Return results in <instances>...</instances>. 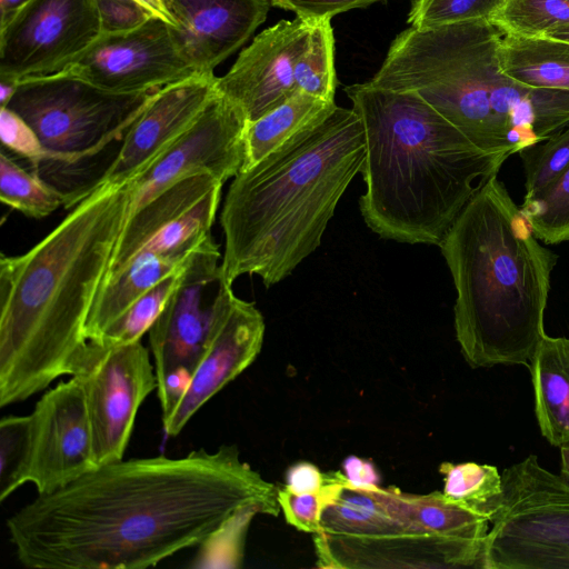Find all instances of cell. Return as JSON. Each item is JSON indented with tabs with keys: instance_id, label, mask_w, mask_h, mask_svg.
<instances>
[{
	"instance_id": "6da1fadb",
	"label": "cell",
	"mask_w": 569,
	"mask_h": 569,
	"mask_svg": "<svg viewBox=\"0 0 569 569\" xmlns=\"http://www.w3.org/2000/svg\"><path fill=\"white\" fill-rule=\"evenodd\" d=\"M278 487L233 445L102 465L7 519L19 562L37 569H143L203 546L240 515L278 516Z\"/></svg>"
},
{
	"instance_id": "7a4b0ae2",
	"label": "cell",
	"mask_w": 569,
	"mask_h": 569,
	"mask_svg": "<svg viewBox=\"0 0 569 569\" xmlns=\"http://www.w3.org/2000/svg\"><path fill=\"white\" fill-rule=\"evenodd\" d=\"M131 192L93 190L40 242L0 258V406L73 376L84 327L124 228Z\"/></svg>"
},
{
	"instance_id": "3957f363",
	"label": "cell",
	"mask_w": 569,
	"mask_h": 569,
	"mask_svg": "<svg viewBox=\"0 0 569 569\" xmlns=\"http://www.w3.org/2000/svg\"><path fill=\"white\" fill-rule=\"evenodd\" d=\"M345 91L365 129L366 224L382 239L439 246L510 154L481 149L415 91L369 81Z\"/></svg>"
},
{
	"instance_id": "277c9868",
	"label": "cell",
	"mask_w": 569,
	"mask_h": 569,
	"mask_svg": "<svg viewBox=\"0 0 569 569\" xmlns=\"http://www.w3.org/2000/svg\"><path fill=\"white\" fill-rule=\"evenodd\" d=\"M366 154L362 122L336 108L277 150L240 170L228 189L220 224L221 267L232 284L256 274L268 288L320 246L337 204Z\"/></svg>"
},
{
	"instance_id": "5b68a950",
	"label": "cell",
	"mask_w": 569,
	"mask_h": 569,
	"mask_svg": "<svg viewBox=\"0 0 569 569\" xmlns=\"http://www.w3.org/2000/svg\"><path fill=\"white\" fill-rule=\"evenodd\" d=\"M457 297L456 338L471 368L529 366L545 337L558 256L540 244L498 173L439 244Z\"/></svg>"
},
{
	"instance_id": "8992f818",
	"label": "cell",
	"mask_w": 569,
	"mask_h": 569,
	"mask_svg": "<svg viewBox=\"0 0 569 569\" xmlns=\"http://www.w3.org/2000/svg\"><path fill=\"white\" fill-rule=\"evenodd\" d=\"M503 34L492 20L409 27L369 82L417 92L481 149L512 156L569 124V92L508 77L498 54Z\"/></svg>"
},
{
	"instance_id": "52a82bcc",
	"label": "cell",
	"mask_w": 569,
	"mask_h": 569,
	"mask_svg": "<svg viewBox=\"0 0 569 569\" xmlns=\"http://www.w3.org/2000/svg\"><path fill=\"white\" fill-rule=\"evenodd\" d=\"M153 92L116 93L58 72L21 80L6 107L40 138L49 153L40 166L71 167L122 140Z\"/></svg>"
},
{
	"instance_id": "ba28073f",
	"label": "cell",
	"mask_w": 569,
	"mask_h": 569,
	"mask_svg": "<svg viewBox=\"0 0 569 569\" xmlns=\"http://www.w3.org/2000/svg\"><path fill=\"white\" fill-rule=\"evenodd\" d=\"M220 259L211 236L188 260L177 288L148 331L162 420L182 398L236 298Z\"/></svg>"
},
{
	"instance_id": "9c48e42d",
	"label": "cell",
	"mask_w": 569,
	"mask_h": 569,
	"mask_svg": "<svg viewBox=\"0 0 569 569\" xmlns=\"http://www.w3.org/2000/svg\"><path fill=\"white\" fill-rule=\"evenodd\" d=\"M486 569H569V482L536 455L503 469Z\"/></svg>"
},
{
	"instance_id": "30bf717a",
	"label": "cell",
	"mask_w": 569,
	"mask_h": 569,
	"mask_svg": "<svg viewBox=\"0 0 569 569\" xmlns=\"http://www.w3.org/2000/svg\"><path fill=\"white\" fill-rule=\"evenodd\" d=\"M77 376L84 390L97 467L123 459L139 407L157 389L148 349L88 341Z\"/></svg>"
},
{
	"instance_id": "8fae6325",
	"label": "cell",
	"mask_w": 569,
	"mask_h": 569,
	"mask_svg": "<svg viewBox=\"0 0 569 569\" xmlns=\"http://www.w3.org/2000/svg\"><path fill=\"white\" fill-rule=\"evenodd\" d=\"M101 33L94 0H30L0 27V78L58 73Z\"/></svg>"
},
{
	"instance_id": "7c38bea8",
	"label": "cell",
	"mask_w": 569,
	"mask_h": 569,
	"mask_svg": "<svg viewBox=\"0 0 569 569\" xmlns=\"http://www.w3.org/2000/svg\"><path fill=\"white\" fill-rule=\"evenodd\" d=\"M247 123L240 107L218 91L193 124L128 182V218L184 178L211 174L224 183L236 177L244 161Z\"/></svg>"
},
{
	"instance_id": "4fadbf2b",
	"label": "cell",
	"mask_w": 569,
	"mask_h": 569,
	"mask_svg": "<svg viewBox=\"0 0 569 569\" xmlns=\"http://www.w3.org/2000/svg\"><path fill=\"white\" fill-rule=\"evenodd\" d=\"M60 72L116 93L156 91L196 73L170 26L157 17L127 31L101 33Z\"/></svg>"
},
{
	"instance_id": "5bb4252c",
	"label": "cell",
	"mask_w": 569,
	"mask_h": 569,
	"mask_svg": "<svg viewBox=\"0 0 569 569\" xmlns=\"http://www.w3.org/2000/svg\"><path fill=\"white\" fill-rule=\"evenodd\" d=\"M321 568L486 569V539L397 529L381 533H315Z\"/></svg>"
},
{
	"instance_id": "9a60e30c",
	"label": "cell",
	"mask_w": 569,
	"mask_h": 569,
	"mask_svg": "<svg viewBox=\"0 0 569 569\" xmlns=\"http://www.w3.org/2000/svg\"><path fill=\"white\" fill-rule=\"evenodd\" d=\"M30 416L28 482L38 495L56 491L97 468L84 390L77 376L43 393Z\"/></svg>"
},
{
	"instance_id": "2e32d148",
	"label": "cell",
	"mask_w": 569,
	"mask_h": 569,
	"mask_svg": "<svg viewBox=\"0 0 569 569\" xmlns=\"http://www.w3.org/2000/svg\"><path fill=\"white\" fill-rule=\"evenodd\" d=\"M217 80L213 72H196L154 91L94 190L124 186L149 167L202 113L218 92Z\"/></svg>"
},
{
	"instance_id": "e0dca14e",
	"label": "cell",
	"mask_w": 569,
	"mask_h": 569,
	"mask_svg": "<svg viewBox=\"0 0 569 569\" xmlns=\"http://www.w3.org/2000/svg\"><path fill=\"white\" fill-rule=\"evenodd\" d=\"M315 21L281 20L256 36L230 70L218 77L217 90L256 121L298 91L295 64Z\"/></svg>"
},
{
	"instance_id": "ac0fdd59",
	"label": "cell",
	"mask_w": 569,
	"mask_h": 569,
	"mask_svg": "<svg viewBox=\"0 0 569 569\" xmlns=\"http://www.w3.org/2000/svg\"><path fill=\"white\" fill-rule=\"evenodd\" d=\"M173 39L196 72L214 68L241 48L266 21L269 0H164Z\"/></svg>"
},
{
	"instance_id": "d6986e66",
	"label": "cell",
	"mask_w": 569,
	"mask_h": 569,
	"mask_svg": "<svg viewBox=\"0 0 569 569\" xmlns=\"http://www.w3.org/2000/svg\"><path fill=\"white\" fill-rule=\"evenodd\" d=\"M263 336L261 312L253 302L236 297L196 367L186 392L171 415L162 420L167 436H178L206 402L254 361Z\"/></svg>"
},
{
	"instance_id": "ffe728a7",
	"label": "cell",
	"mask_w": 569,
	"mask_h": 569,
	"mask_svg": "<svg viewBox=\"0 0 569 569\" xmlns=\"http://www.w3.org/2000/svg\"><path fill=\"white\" fill-rule=\"evenodd\" d=\"M202 243L176 251H142L136 254L100 289L84 327L86 339L98 341L138 298L168 276L183 269Z\"/></svg>"
},
{
	"instance_id": "44dd1931",
	"label": "cell",
	"mask_w": 569,
	"mask_h": 569,
	"mask_svg": "<svg viewBox=\"0 0 569 569\" xmlns=\"http://www.w3.org/2000/svg\"><path fill=\"white\" fill-rule=\"evenodd\" d=\"M222 186L223 182L211 174L191 176L171 184L134 211L126 221L104 282L117 274L154 234L181 220Z\"/></svg>"
},
{
	"instance_id": "7402d4cb",
	"label": "cell",
	"mask_w": 569,
	"mask_h": 569,
	"mask_svg": "<svg viewBox=\"0 0 569 569\" xmlns=\"http://www.w3.org/2000/svg\"><path fill=\"white\" fill-rule=\"evenodd\" d=\"M386 512L402 528L440 536L482 540L489 518L449 500L443 492L403 493L395 487L369 486Z\"/></svg>"
},
{
	"instance_id": "603a6c76",
	"label": "cell",
	"mask_w": 569,
	"mask_h": 569,
	"mask_svg": "<svg viewBox=\"0 0 569 569\" xmlns=\"http://www.w3.org/2000/svg\"><path fill=\"white\" fill-rule=\"evenodd\" d=\"M528 368L541 436L553 447L569 443V336L545 335Z\"/></svg>"
},
{
	"instance_id": "cb8c5ba5",
	"label": "cell",
	"mask_w": 569,
	"mask_h": 569,
	"mask_svg": "<svg viewBox=\"0 0 569 569\" xmlns=\"http://www.w3.org/2000/svg\"><path fill=\"white\" fill-rule=\"evenodd\" d=\"M499 62L512 80L535 89L569 92V43L546 37L505 33Z\"/></svg>"
},
{
	"instance_id": "d4e9b609",
	"label": "cell",
	"mask_w": 569,
	"mask_h": 569,
	"mask_svg": "<svg viewBox=\"0 0 569 569\" xmlns=\"http://www.w3.org/2000/svg\"><path fill=\"white\" fill-rule=\"evenodd\" d=\"M336 106L335 101L298 90L273 110L248 122L241 170L254 166L299 131L330 113Z\"/></svg>"
},
{
	"instance_id": "484cf974",
	"label": "cell",
	"mask_w": 569,
	"mask_h": 569,
	"mask_svg": "<svg viewBox=\"0 0 569 569\" xmlns=\"http://www.w3.org/2000/svg\"><path fill=\"white\" fill-rule=\"evenodd\" d=\"M401 528L369 487L353 486L345 475L340 490L320 518V531L330 533H381Z\"/></svg>"
},
{
	"instance_id": "4316f807",
	"label": "cell",
	"mask_w": 569,
	"mask_h": 569,
	"mask_svg": "<svg viewBox=\"0 0 569 569\" xmlns=\"http://www.w3.org/2000/svg\"><path fill=\"white\" fill-rule=\"evenodd\" d=\"M443 476V495L489 520L502 499V477L497 467L477 462H443L439 467Z\"/></svg>"
},
{
	"instance_id": "83f0119b",
	"label": "cell",
	"mask_w": 569,
	"mask_h": 569,
	"mask_svg": "<svg viewBox=\"0 0 569 569\" xmlns=\"http://www.w3.org/2000/svg\"><path fill=\"white\" fill-rule=\"evenodd\" d=\"M0 200L30 218H44L67 198L38 173L29 172L3 152L0 154Z\"/></svg>"
},
{
	"instance_id": "f1b7e54d",
	"label": "cell",
	"mask_w": 569,
	"mask_h": 569,
	"mask_svg": "<svg viewBox=\"0 0 569 569\" xmlns=\"http://www.w3.org/2000/svg\"><path fill=\"white\" fill-rule=\"evenodd\" d=\"M331 19L313 22L307 43L295 64L298 90L335 101L337 76Z\"/></svg>"
},
{
	"instance_id": "f546056e",
	"label": "cell",
	"mask_w": 569,
	"mask_h": 569,
	"mask_svg": "<svg viewBox=\"0 0 569 569\" xmlns=\"http://www.w3.org/2000/svg\"><path fill=\"white\" fill-rule=\"evenodd\" d=\"M520 210L546 244L569 241V166L546 188L523 199Z\"/></svg>"
},
{
	"instance_id": "4dcf8cb0",
	"label": "cell",
	"mask_w": 569,
	"mask_h": 569,
	"mask_svg": "<svg viewBox=\"0 0 569 569\" xmlns=\"http://www.w3.org/2000/svg\"><path fill=\"white\" fill-rule=\"evenodd\" d=\"M182 271L183 269L168 276L144 292L94 342L114 347L139 341L163 310L180 281Z\"/></svg>"
},
{
	"instance_id": "1f68e13d",
	"label": "cell",
	"mask_w": 569,
	"mask_h": 569,
	"mask_svg": "<svg viewBox=\"0 0 569 569\" xmlns=\"http://www.w3.org/2000/svg\"><path fill=\"white\" fill-rule=\"evenodd\" d=\"M31 455V416L3 417L0 421V501L28 482Z\"/></svg>"
},
{
	"instance_id": "d6a6232c",
	"label": "cell",
	"mask_w": 569,
	"mask_h": 569,
	"mask_svg": "<svg viewBox=\"0 0 569 569\" xmlns=\"http://www.w3.org/2000/svg\"><path fill=\"white\" fill-rule=\"evenodd\" d=\"M492 21L505 33L542 37L569 26V0H508Z\"/></svg>"
},
{
	"instance_id": "836d02e7",
	"label": "cell",
	"mask_w": 569,
	"mask_h": 569,
	"mask_svg": "<svg viewBox=\"0 0 569 569\" xmlns=\"http://www.w3.org/2000/svg\"><path fill=\"white\" fill-rule=\"evenodd\" d=\"M525 171V198L550 184L569 166V124L518 152Z\"/></svg>"
},
{
	"instance_id": "e575fe53",
	"label": "cell",
	"mask_w": 569,
	"mask_h": 569,
	"mask_svg": "<svg viewBox=\"0 0 569 569\" xmlns=\"http://www.w3.org/2000/svg\"><path fill=\"white\" fill-rule=\"evenodd\" d=\"M508 0H412L407 22L423 30L447 24L492 20Z\"/></svg>"
},
{
	"instance_id": "d590c367",
	"label": "cell",
	"mask_w": 569,
	"mask_h": 569,
	"mask_svg": "<svg viewBox=\"0 0 569 569\" xmlns=\"http://www.w3.org/2000/svg\"><path fill=\"white\" fill-rule=\"evenodd\" d=\"M327 475V483L317 492L295 493L284 486L278 487V501L289 525L313 535L320 531L322 510L337 496L343 479L340 471Z\"/></svg>"
},
{
	"instance_id": "8d00e7d4",
	"label": "cell",
	"mask_w": 569,
	"mask_h": 569,
	"mask_svg": "<svg viewBox=\"0 0 569 569\" xmlns=\"http://www.w3.org/2000/svg\"><path fill=\"white\" fill-rule=\"evenodd\" d=\"M0 138L2 146L28 160L34 172L49 159V153L33 128L8 107L0 108Z\"/></svg>"
},
{
	"instance_id": "74e56055",
	"label": "cell",
	"mask_w": 569,
	"mask_h": 569,
	"mask_svg": "<svg viewBox=\"0 0 569 569\" xmlns=\"http://www.w3.org/2000/svg\"><path fill=\"white\" fill-rule=\"evenodd\" d=\"M98 8L102 33L133 29L154 17L137 0H94Z\"/></svg>"
},
{
	"instance_id": "f35d334b",
	"label": "cell",
	"mask_w": 569,
	"mask_h": 569,
	"mask_svg": "<svg viewBox=\"0 0 569 569\" xmlns=\"http://www.w3.org/2000/svg\"><path fill=\"white\" fill-rule=\"evenodd\" d=\"M380 1L385 0H270L271 6L311 21L331 19L336 14L366 8Z\"/></svg>"
},
{
	"instance_id": "ab89813d",
	"label": "cell",
	"mask_w": 569,
	"mask_h": 569,
	"mask_svg": "<svg viewBox=\"0 0 569 569\" xmlns=\"http://www.w3.org/2000/svg\"><path fill=\"white\" fill-rule=\"evenodd\" d=\"M327 472H321L311 462L301 461L287 470L284 487L295 493L317 492L327 483Z\"/></svg>"
},
{
	"instance_id": "60d3db41",
	"label": "cell",
	"mask_w": 569,
	"mask_h": 569,
	"mask_svg": "<svg viewBox=\"0 0 569 569\" xmlns=\"http://www.w3.org/2000/svg\"><path fill=\"white\" fill-rule=\"evenodd\" d=\"M343 475L357 487H369L379 485V473L369 460L350 456L342 463Z\"/></svg>"
},
{
	"instance_id": "b9f144b4",
	"label": "cell",
	"mask_w": 569,
	"mask_h": 569,
	"mask_svg": "<svg viewBox=\"0 0 569 569\" xmlns=\"http://www.w3.org/2000/svg\"><path fill=\"white\" fill-rule=\"evenodd\" d=\"M147 8L154 17L167 22L171 28L176 27V22L169 12L164 0H137Z\"/></svg>"
},
{
	"instance_id": "7bdbcfd3",
	"label": "cell",
	"mask_w": 569,
	"mask_h": 569,
	"mask_svg": "<svg viewBox=\"0 0 569 569\" xmlns=\"http://www.w3.org/2000/svg\"><path fill=\"white\" fill-rule=\"evenodd\" d=\"M30 0H0V27L6 24Z\"/></svg>"
},
{
	"instance_id": "ee69618b",
	"label": "cell",
	"mask_w": 569,
	"mask_h": 569,
	"mask_svg": "<svg viewBox=\"0 0 569 569\" xmlns=\"http://www.w3.org/2000/svg\"><path fill=\"white\" fill-rule=\"evenodd\" d=\"M19 81L0 78V107H6L14 96Z\"/></svg>"
},
{
	"instance_id": "f6af8a7d",
	"label": "cell",
	"mask_w": 569,
	"mask_h": 569,
	"mask_svg": "<svg viewBox=\"0 0 569 569\" xmlns=\"http://www.w3.org/2000/svg\"><path fill=\"white\" fill-rule=\"evenodd\" d=\"M560 449V476L569 482V443L562 445Z\"/></svg>"
},
{
	"instance_id": "bcb514c9",
	"label": "cell",
	"mask_w": 569,
	"mask_h": 569,
	"mask_svg": "<svg viewBox=\"0 0 569 569\" xmlns=\"http://www.w3.org/2000/svg\"><path fill=\"white\" fill-rule=\"evenodd\" d=\"M542 37L569 43V26L548 31Z\"/></svg>"
}]
</instances>
